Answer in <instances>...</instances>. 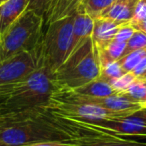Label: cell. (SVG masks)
<instances>
[{
  "mask_svg": "<svg viewBox=\"0 0 146 146\" xmlns=\"http://www.w3.org/2000/svg\"><path fill=\"white\" fill-rule=\"evenodd\" d=\"M42 28V16L28 7L0 36V62L24 51L37 54L43 35Z\"/></svg>",
  "mask_w": 146,
  "mask_h": 146,
  "instance_id": "obj_3",
  "label": "cell"
},
{
  "mask_svg": "<svg viewBox=\"0 0 146 146\" xmlns=\"http://www.w3.org/2000/svg\"><path fill=\"white\" fill-rule=\"evenodd\" d=\"M5 1H6V0H0V4H1V3H3V2H5Z\"/></svg>",
  "mask_w": 146,
  "mask_h": 146,
  "instance_id": "obj_26",
  "label": "cell"
},
{
  "mask_svg": "<svg viewBox=\"0 0 146 146\" xmlns=\"http://www.w3.org/2000/svg\"><path fill=\"white\" fill-rule=\"evenodd\" d=\"M73 91L82 96H87V97L92 98H103L116 93L109 84V82L100 77L77 88V89L73 90Z\"/></svg>",
  "mask_w": 146,
  "mask_h": 146,
  "instance_id": "obj_12",
  "label": "cell"
},
{
  "mask_svg": "<svg viewBox=\"0 0 146 146\" xmlns=\"http://www.w3.org/2000/svg\"><path fill=\"white\" fill-rule=\"evenodd\" d=\"M74 18L75 14L53 21L42 35L37 51L39 66L51 76L71 54Z\"/></svg>",
  "mask_w": 146,
  "mask_h": 146,
  "instance_id": "obj_4",
  "label": "cell"
},
{
  "mask_svg": "<svg viewBox=\"0 0 146 146\" xmlns=\"http://www.w3.org/2000/svg\"><path fill=\"white\" fill-rule=\"evenodd\" d=\"M115 0H83L78 6L76 13H83L91 18L96 19Z\"/></svg>",
  "mask_w": 146,
  "mask_h": 146,
  "instance_id": "obj_13",
  "label": "cell"
},
{
  "mask_svg": "<svg viewBox=\"0 0 146 146\" xmlns=\"http://www.w3.org/2000/svg\"><path fill=\"white\" fill-rule=\"evenodd\" d=\"M24 146H81V143L75 140H66V141H45Z\"/></svg>",
  "mask_w": 146,
  "mask_h": 146,
  "instance_id": "obj_22",
  "label": "cell"
},
{
  "mask_svg": "<svg viewBox=\"0 0 146 146\" xmlns=\"http://www.w3.org/2000/svg\"><path fill=\"white\" fill-rule=\"evenodd\" d=\"M132 100L140 103L146 108V79L136 78L125 92Z\"/></svg>",
  "mask_w": 146,
  "mask_h": 146,
  "instance_id": "obj_14",
  "label": "cell"
},
{
  "mask_svg": "<svg viewBox=\"0 0 146 146\" xmlns=\"http://www.w3.org/2000/svg\"><path fill=\"white\" fill-rule=\"evenodd\" d=\"M30 0H6L0 4V36L29 7Z\"/></svg>",
  "mask_w": 146,
  "mask_h": 146,
  "instance_id": "obj_9",
  "label": "cell"
},
{
  "mask_svg": "<svg viewBox=\"0 0 146 146\" xmlns=\"http://www.w3.org/2000/svg\"><path fill=\"white\" fill-rule=\"evenodd\" d=\"M143 78H144V79H146V73H145V75H144V77H143Z\"/></svg>",
  "mask_w": 146,
  "mask_h": 146,
  "instance_id": "obj_27",
  "label": "cell"
},
{
  "mask_svg": "<svg viewBox=\"0 0 146 146\" xmlns=\"http://www.w3.org/2000/svg\"><path fill=\"white\" fill-rule=\"evenodd\" d=\"M144 18H146V0H138L135 11H134V16L129 24L137 23L143 20Z\"/></svg>",
  "mask_w": 146,
  "mask_h": 146,
  "instance_id": "obj_21",
  "label": "cell"
},
{
  "mask_svg": "<svg viewBox=\"0 0 146 146\" xmlns=\"http://www.w3.org/2000/svg\"><path fill=\"white\" fill-rule=\"evenodd\" d=\"M83 0H43L40 15L43 26L68 15L76 14L78 6Z\"/></svg>",
  "mask_w": 146,
  "mask_h": 146,
  "instance_id": "obj_7",
  "label": "cell"
},
{
  "mask_svg": "<svg viewBox=\"0 0 146 146\" xmlns=\"http://www.w3.org/2000/svg\"><path fill=\"white\" fill-rule=\"evenodd\" d=\"M135 79L136 77L132 74V72H124L121 76L108 80V82L116 93H125Z\"/></svg>",
  "mask_w": 146,
  "mask_h": 146,
  "instance_id": "obj_17",
  "label": "cell"
},
{
  "mask_svg": "<svg viewBox=\"0 0 146 146\" xmlns=\"http://www.w3.org/2000/svg\"><path fill=\"white\" fill-rule=\"evenodd\" d=\"M146 48V34L142 31L135 30L131 38L128 40L127 46H126V53L131 52L137 49Z\"/></svg>",
  "mask_w": 146,
  "mask_h": 146,
  "instance_id": "obj_19",
  "label": "cell"
},
{
  "mask_svg": "<svg viewBox=\"0 0 146 146\" xmlns=\"http://www.w3.org/2000/svg\"><path fill=\"white\" fill-rule=\"evenodd\" d=\"M135 32V29L128 23V24H124L122 26H120V28L118 29L117 33H116L114 40L119 41V42H125L127 43L128 40L132 37L133 33Z\"/></svg>",
  "mask_w": 146,
  "mask_h": 146,
  "instance_id": "obj_20",
  "label": "cell"
},
{
  "mask_svg": "<svg viewBox=\"0 0 146 146\" xmlns=\"http://www.w3.org/2000/svg\"><path fill=\"white\" fill-rule=\"evenodd\" d=\"M81 146H146V143L134 141H124V140H93L88 142H80Z\"/></svg>",
  "mask_w": 146,
  "mask_h": 146,
  "instance_id": "obj_18",
  "label": "cell"
},
{
  "mask_svg": "<svg viewBox=\"0 0 146 146\" xmlns=\"http://www.w3.org/2000/svg\"><path fill=\"white\" fill-rule=\"evenodd\" d=\"M40 68L35 52L24 51L0 62V85L20 81Z\"/></svg>",
  "mask_w": 146,
  "mask_h": 146,
  "instance_id": "obj_6",
  "label": "cell"
},
{
  "mask_svg": "<svg viewBox=\"0 0 146 146\" xmlns=\"http://www.w3.org/2000/svg\"><path fill=\"white\" fill-rule=\"evenodd\" d=\"M99 54L91 37L73 51L52 74L54 89L75 90L100 77Z\"/></svg>",
  "mask_w": 146,
  "mask_h": 146,
  "instance_id": "obj_2",
  "label": "cell"
},
{
  "mask_svg": "<svg viewBox=\"0 0 146 146\" xmlns=\"http://www.w3.org/2000/svg\"><path fill=\"white\" fill-rule=\"evenodd\" d=\"M132 74L136 78H143L146 73V56H144L141 60L138 62V64L135 66V68L131 71Z\"/></svg>",
  "mask_w": 146,
  "mask_h": 146,
  "instance_id": "obj_23",
  "label": "cell"
},
{
  "mask_svg": "<svg viewBox=\"0 0 146 146\" xmlns=\"http://www.w3.org/2000/svg\"><path fill=\"white\" fill-rule=\"evenodd\" d=\"M132 27H133L135 30H139L142 31L146 34V18H144L143 20L139 21L137 23H133V24H130Z\"/></svg>",
  "mask_w": 146,
  "mask_h": 146,
  "instance_id": "obj_24",
  "label": "cell"
},
{
  "mask_svg": "<svg viewBox=\"0 0 146 146\" xmlns=\"http://www.w3.org/2000/svg\"><path fill=\"white\" fill-rule=\"evenodd\" d=\"M45 116L24 120L1 129L0 140L7 146H24L45 141L72 140V137L62 128L46 121Z\"/></svg>",
  "mask_w": 146,
  "mask_h": 146,
  "instance_id": "obj_5",
  "label": "cell"
},
{
  "mask_svg": "<svg viewBox=\"0 0 146 146\" xmlns=\"http://www.w3.org/2000/svg\"><path fill=\"white\" fill-rule=\"evenodd\" d=\"M123 73L124 70L120 64L119 60H112L101 65L100 78L108 81V80L113 79V78L119 77Z\"/></svg>",
  "mask_w": 146,
  "mask_h": 146,
  "instance_id": "obj_16",
  "label": "cell"
},
{
  "mask_svg": "<svg viewBox=\"0 0 146 146\" xmlns=\"http://www.w3.org/2000/svg\"><path fill=\"white\" fill-rule=\"evenodd\" d=\"M144 56H146V48L137 49L126 53L119 60L124 72H131Z\"/></svg>",
  "mask_w": 146,
  "mask_h": 146,
  "instance_id": "obj_15",
  "label": "cell"
},
{
  "mask_svg": "<svg viewBox=\"0 0 146 146\" xmlns=\"http://www.w3.org/2000/svg\"><path fill=\"white\" fill-rule=\"evenodd\" d=\"M138 0H115L100 14L101 18H107L121 25L128 24L134 16Z\"/></svg>",
  "mask_w": 146,
  "mask_h": 146,
  "instance_id": "obj_10",
  "label": "cell"
},
{
  "mask_svg": "<svg viewBox=\"0 0 146 146\" xmlns=\"http://www.w3.org/2000/svg\"><path fill=\"white\" fill-rule=\"evenodd\" d=\"M53 90L51 75L38 68L20 81L0 85V109L18 112L48 109Z\"/></svg>",
  "mask_w": 146,
  "mask_h": 146,
  "instance_id": "obj_1",
  "label": "cell"
},
{
  "mask_svg": "<svg viewBox=\"0 0 146 146\" xmlns=\"http://www.w3.org/2000/svg\"><path fill=\"white\" fill-rule=\"evenodd\" d=\"M0 146H7V145H5V144L3 143V142L1 141V140H0Z\"/></svg>",
  "mask_w": 146,
  "mask_h": 146,
  "instance_id": "obj_25",
  "label": "cell"
},
{
  "mask_svg": "<svg viewBox=\"0 0 146 146\" xmlns=\"http://www.w3.org/2000/svg\"><path fill=\"white\" fill-rule=\"evenodd\" d=\"M120 26L122 25L111 19L101 18V17L94 19V27L91 39L96 48L98 50L105 48L114 39Z\"/></svg>",
  "mask_w": 146,
  "mask_h": 146,
  "instance_id": "obj_8",
  "label": "cell"
},
{
  "mask_svg": "<svg viewBox=\"0 0 146 146\" xmlns=\"http://www.w3.org/2000/svg\"><path fill=\"white\" fill-rule=\"evenodd\" d=\"M145 109H146V108H145Z\"/></svg>",
  "mask_w": 146,
  "mask_h": 146,
  "instance_id": "obj_29",
  "label": "cell"
},
{
  "mask_svg": "<svg viewBox=\"0 0 146 146\" xmlns=\"http://www.w3.org/2000/svg\"><path fill=\"white\" fill-rule=\"evenodd\" d=\"M144 110H145V111H146V109H144Z\"/></svg>",
  "mask_w": 146,
  "mask_h": 146,
  "instance_id": "obj_28",
  "label": "cell"
},
{
  "mask_svg": "<svg viewBox=\"0 0 146 146\" xmlns=\"http://www.w3.org/2000/svg\"><path fill=\"white\" fill-rule=\"evenodd\" d=\"M94 19L83 13H76L73 22L72 32V49L71 53L80 47L93 32Z\"/></svg>",
  "mask_w": 146,
  "mask_h": 146,
  "instance_id": "obj_11",
  "label": "cell"
}]
</instances>
